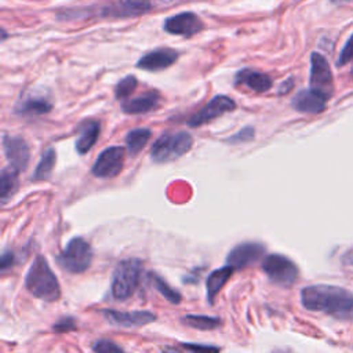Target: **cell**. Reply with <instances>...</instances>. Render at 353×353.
Segmentation results:
<instances>
[{"instance_id": "1", "label": "cell", "mask_w": 353, "mask_h": 353, "mask_svg": "<svg viewBox=\"0 0 353 353\" xmlns=\"http://www.w3.org/2000/svg\"><path fill=\"white\" fill-rule=\"evenodd\" d=\"M178 0H110L103 4H94L83 8L66 10L58 15L59 19H85V18H110L125 19L135 18L153 11L157 7H168Z\"/></svg>"}, {"instance_id": "2", "label": "cell", "mask_w": 353, "mask_h": 353, "mask_svg": "<svg viewBox=\"0 0 353 353\" xmlns=\"http://www.w3.org/2000/svg\"><path fill=\"white\" fill-rule=\"evenodd\" d=\"M302 305L338 320H353V294L338 285L316 284L301 291Z\"/></svg>"}, {"instance_id": "3", "label": "cell", "mask_w": 353, "mask_h": 353, "mask_svg": "<svg viewBox=\"0 0 353 353\" xmlns=\"http://www.w3.org/2000/svg\"><path fill=\"white\" fill-rule=\"evenodd\" d=\"M25 287L33 296L46 302L58 301L61 296L59 283L47 259L41 255H37L32 262L25 277Z\"/></svg>"}, {"instance_id": "4", "label": "cell", "mask_w": 353, "mask_h": 353, "mask_svg": "<svg viewBox=\"0 0 353 353\" xmlns=\"http://www.w3.org/2000/svg\"><path fill=\"white\" fill-rule=\"evenodd\" d=\"M142 262L137 258H128L119 262L112 277V295L117 301H124L135 292L141 274Z\"/></svg>"}, {"instance_id": "5", "label": "cell", "mask_w": 353, "mask_h": 353, "mask_svg": "<svg viewBox=\"0 0 353 353\" xmlns=\"http://www.w3.org/2000/svg\"><path fill=\"white\" fill-rule=\"evenodd\" d=\"M193 145L189 132H165L160 135L152 146L150 157L156 163H168L182 157Z\"/></svg>"}, {"instance_id": "6", "label": "cell", "mask_w": 353, "mask_h": 353, "mask_svg": "<svg viewBox=\"0 0 353 353\" xmlns=\"http://www.w3.org/2000/svg\"><path fill=\"white\" fill-rule=\"evenodd\" d=\"M92 259V248L83 237L70 239L62 252L57 256L58 265L69 273H83Z\"/></svg>"}, {"instance_id": "7", "label": "cell", "mask_w": 353, "mask_h": 353, "mask_svg": "<svg viewBox=\"0 0 353 353\" xmlns=\"http://www.w3.org/2000/svg\"><path fill=\"white\" fill-rule=\"evenodd\" d=\"M262 269L270 281L281 287H291L298 279L296 265L280 254L268 255L262 262Z\"/></svg>"}, {"instance_id": "8", "label": "cell", "mask_w": 353, "mask_h": 353, "mask_svg": "<svg viewBox=\"0 0 353 353\" xmlns=\"http://www.w3.org/2000/svg\"><path fill=\"white\" fill-rule=\"evenodd\" d=\"M309 88L330 99L334 94V77L328 61L320 52L310 55V77Z\"/></svg>"}, {"instance_id": "9", "label": "cell", "mask_w": 353, "mask_h": 353, "mask_svg": "<svg viewBox=\"0 0 353 353\" xmlns=\"http://www.w3.org/2000/svg\"><path fill=\"white\" fill-rule=\"evenodd\" d=\"M234 109H236L234 99H232L228 95H215L205 106H203L200 110H197L194 114L189 117L188 125L192 128L200 127Z\"/></svg>"}, {"instance_id": "10", "label": "cell", "mask_w": 353, "mask_h": 353, "mask_svg": "<svg viewBox=\"0 0 353 353\" xmlns=\"http://www.w3.org/2000/svg\"><path fill=\"white\" fill-rule=\"evenodd\" d=\"M124 148L109 146L103 149L92 165V175L97 178H113L124 165Z\"/></svg>"}, {"instance_id": "11", "label": "cell", "mask_w": 353, "mask_h": 353, "mask_svg": "<svg viewBox=\"0 0 353 353\" xmlns=\"http://www.w3.org/2000/svg\"><path fill=\"white\" fill-rule=\"evenodd\" d=\"M163 29L170 34L192 37L204 29V23L197 14L192 11H183L167 18L164 21Z\"/></svg>"}, {"instance_id": "12", "label": "cell", "mask_w": 353, "mask_h": 353, "mask_svg": "<svg viewBox=\"0 0 353 353\" xmlns=\"http://www.w3.org/2000/svg\"><path fill=\"white\" fill-rule=\"evenodd\" d=\"M105 320L114 327L123 328H132V327H142L149 323L157 320V316L148 310H132V312H121L116 309H103L101 310Z\"/></svg>"}, {"instance_id": "13", "label": "cell", "mask_w": 353, "mask_h": 353, "mask_svg": "<svg viewBox=\"0 0 353 353\" xmlns=\"http://www.w3.org/2000/svg\"><path fill=\"white\" fill-rule=\"evenodd\" d=\"M3 149L4 154L8 160V165L18 170L19 172L28 167L30 152L29 146L21 137H11L4 134L3 135Z\"/></svg>"}, {"instance_id": "14", "label": "cell", "mask_w": 353, "mask_h": 353, "mask_svg": "<svg viewBox=\"0 0 353 353\" xmlns=\"http://www.w3.org/2000/svg\"><path fill=\"white\" fill-rule=\"evenodd\" d=\"M265 254V247L261 243L248 241L236 245L226 256V265L240 269L259 261Z\"/></svg>"}, {"instance_id": "15", "label": "cell", "mask_w": 353, "mask_h": 353, "mask_svg": "<svg viewBox=\"0 0 353 353\" xmlns=\"http://www.w3.org/2000/svg\"><path fill=\"white\" fill-rule=\"evenodd\" d=\"M176 59H178V51L168 47H160L143 54L138 59L137 68L149 70V72H159L171 66Z\"/></svg>"}, {"instance_id": "16", "label": "cell", "mask_w": 353, "mask_h": 353, "mask_svg": "<svg viewBox=\"0 0 353 353\" xmlns=\"http://www.w3.org/2000/svg\"><path fill=\"white\" fill-rule=\"evenodd\" d=\"M327 98H324L323 95H320L319 92L313 91L312 88H306V90H301L298 91L292 101H291V106L301 113H309V114H316L320 113L325 109L327 106Z\"/></svg>"}, {"instance_id": "17", "label": "cell", "mask_w": 353, "mask_h": 353, "mask_svg": "<svg viewBox=\"0 0 353 353\" xmlns=\"http://www.w3.org/2000/svg\"><path fill=\"white\" fill-rule=\"evenodd\" d=\"M234 84L236 85L244 84L250 90H252L254 92H265L272 87L273 80L270 79L269 74H266L263 72L254 70V69H250V68H244L236 74Z\"/></svg>"}, {"instance_id": "18", "label": "cell", "mask_w": 353, "mask_h": 353, "mask_svg": "<svg viewBox=\"0 0 353 353\" xmlns=\"http://www.w3.org/2000/svg\"><path fill=\"white\" fill-rule=\"evenodd\" d=\"M161 97L157 91H149L137 98H128L121 102V110L127 114L148 113L160 105Z\"/></svg>"}, {"instance_id": "19", "label": "cell", "mask_w": 353, "mask_h": 353, "mask_svg": "<svg viewBox=\"0 0 353 353\" xmlns=\"http://www.w3.org/2000/svg\"><path fill=\"white\" fill-rule=\"evenodd\" d=\"M52 103L41 97H28L17 102L14 112L19 116H40L51 112Z\"/></svg>"}, {"instance_id": "20", "label": "cell", "mask_w": 353, "mask_h": 353, "mask_svg": "<svg viewBox=\"0 0 353 353\" xmlns=\"http://www.w3.org/2000/svg\"><path fill=\"white\" fill-rule=\"evenodd\" d=\"M99 123L95 120H88L84 121L80 127H79V138L76 139V150L80 154L87 153L97 142L98 137H99Z\"/></svg>"}, {"instance_id": "21", "label": "cell", "mask_w": 353, "mask_h": 353, "mask_svg": "<svg viewBox=\"0 0 353 353\" xmlns=\"http://www.w3.org/2000/svg\"><path fill=\"white\" fill-rule=\"evenodd\" d=\"M234 270L236 269L233 266L226 265V266L215 269L212 273H210V276L207 277V281H205V287H207V299L211 305L215 302V296L218 295L221 288L226 284V281L229 280V277L233 274Z\"/></svg>"}, {"instance_id": "22", "label": "cell", "mask_w": 353, "mask_h": 353, "mask_svg": "<svg viewBox=\"0 0 353 353\" xmlns=\"http://www.w3.org/2000/svg\"><path fill=\"white\" fill-rule=\"evenodd\" d=\"M18 175H19V171L10 167V165L1 170V174H0V197H1L3 204H6L8 201V199H11V196L17 192L18 185H19Z\"/></svg>"}, {"instance_id": "23", "label": "cell", "mask_w": 353, "mask_h": 353, "mask_svg": "<svg viewBox=\"0 0 353 353\" xmlns=\"http://www.w3.org/2000/svg\"><path fill=\"white\" fill-rule=\"evenodd\" d=\"M152 131L149 128H135L125 135V145L130 156H137L149 142Z\"/></svg>"}, {"instance_id": "24", "label": "cell", "mask_w": 353, "mask_h": 353, "mask_svg": "<svg viewBox=\"0 0 353 353\" xmlns=\"http://www.w3.org/2000/svg\"><path fill=\"white\" fill-rule=\"evenodd\" d=\"M55 160H57V153L54 149H47L43 154H41V159L32 175V181L34 182H39V181H44L47 179L51 172H52V168L55 165Z\"/></svg>"}, {"instance_id": "25", "label": "cell", "mask_w": 353, "mask_h": 353, "mask_svg": "<svg viewBox=\"0 0 353 353\" xmlns=\"http://www.w3.org/2000/svg\"><path fill=\"white\" fill-rule=\"evenodd\" d=\"M149 277H150V280H152V284H153V287L170 302V303H172V305H178L181 301H182V296H181V294L176 291V290H174L163 277H160L157 273H150L149 274Z\"/></svg>"}, {"instance_id": "26", "label": "cell", "mask_w": 353, "mask_h": 353, "mask_svg": "<svg viewBox=\"0 0 353 353\" xmlns=\"http://www.w3.org/2000/svg\"><path fill=\"white\" fill-rule=\"evenodd\" d=\"M182 321L196 330L207 331V330H215L221 325V320L218 317H210L203 314H186Z\"/></svg>"}, {"instance_id": "27", "label": "cell", "mask_w": 353, "mask_h": 353, "mask_svg": "<svg viewBox=\"0 0 353 353\" xmlns=\"http://www.w3.org/2000/svg\"><path fill=\"white\" fill-rule=\"evenodd\" d=\"M137 85H138V80H137V77H135L134 74L125 76V77L121 79V80L116 84V87H114V95H116V98L120 99V101L128 99V97L135 91Z\"/></svg>"}, {"instance_id": "28", "label": "cell", "mask_w": 353, "mask_h": 353, "mask_svg": "<svg viewBox=\"0 0 353 353\" xmlns=\"http://www.w3.org/2000/svg\"><path fill=\"white\" fill-rule=\"evenodd\" d=\"M94 353H124L123 349L109 339H98L92 343Z\"/></svg>"}, {"instance_id": "29", "label": "cell", "mask_w": 353, "mask_h": 353, "mask_svg": "<svg viewBox=\"0 0 353 353\" xmlns=\"http://www.w3.org/2000/svg\"><path fill=\"white\" fill-rule=\"evenodd\" d=\"M350 61H353V33L350 34V37L347 39V41L345 43L343 48L339 52V57L336 59V66H345L346 63H349Z\"/></svg>"}, {"instance_id": "30", "label": "cell", "mask_w": 353, "mask_h": 353, "mask_svg": "<svg viewBox=\"0 0 353 353\" xmlns=\"http://www.w3.org/2000/svg\"><path fill=\"white\" fill-rule=\"evenodd\" d=\"M254 135H255V130L252 127H244L243 130H240L239 132H236L234 135L229 137L226 139V142L229 143H243V142H250L254 139Z\"/></svg>"}, {"instance_id": "31", "label": "cell", "mask_w": 353, "mask_h": 353, "mask_svg": "<svg viewBox=\"0 0 353 353\" xmlns=\"http://www.w3.org/2000/svg\"><path fill=\"white\" fill-rule=\"evenodd\" d=\"M74 328H76V321H74L73 317H62L57 323H54V325H52V330L55 332H59V334L69 332Z\"/></svg>"}, {"instance_id": "32", "label": "cell", "mask_w": 353, "mask_h": 353, "mask_svg": "<svg viewBox=\"0 0 353 353\" xmlns=\"http://www.w3.org/2000/svg\"><path fill=\"white\" fill-rule=\"evenodd\" d=\"M183 347L190 353H219L221 352V349L216 346L200 345V343H183Z\"/></svg>"}, {"instance_id": "33", "label": "cell", "mask_w": 353, "mask_h": 353, "mask_svg": "<svg viewBox=\"0 0 353 353\" xmlns=\"http://www.w3.org/2000/svg\"><path fill=\"white\" fill-rule=\"evenodd\" d=\"M14 262H15L14 254L11 251H7V250L3 251V254L0 256V269L4 272L7 269H10L14 265Z\"/></svg>"}, {"instance_id": "34", "label": "cell", "mask_w": 353, "mask_h": 353, "mask_svg": "<svg viewBox=\"0 0 353 353\" xmlns=\"http://www.w3.org/2000/svg\"><path fill=\"white\" fill-rule=\"evenodd\" d=\"M292 87H294V77L290 76L287 80H284V81L280 84L277 94H279V95H284V94L290 92Z\"/></svg>"}, {"instance_id": "35", "label": "cell", "mask_w": 353, "mask_h": 353, "mask_svg": "<svg viewBox=\"0 0 353 353\" xmlns=\"http://www.w3.org/2000/svg\"><path fill=\"white\" fill-rule=\"evenodd\" d=\"M342 263L347 268H353V247L342 256Z\"/></svg>"}, {"instance_id": "36", "label": "cell", "mask_w": 353, "mask_h": 353, "mask_svg": "<svg viewBox=\"0 0 353 353\" xmlns=\"http://www.w3.org/2000/svg\"><path fill=\"white\" fill-rule=\"evenodd\" d=\"M161 353H182V352L178 350V349H175V347H172V346H164V347L161 349Z\"/></svg>"}, {"instance_id": "37", "label": "cell", "mask_w": 353, "mask_h": 353, "mask_svg": "<svg viewBox=\"0 0 353 353\" xmlns=\"http://www.w3.org/2000/svg\"><path fill=\"white\" fill-rule=\"evenodd\" d=\"M330 1L334 4H345V3H350L353 0H330Z\"/></svg>"}, {"instance_id": "38", "label": "cell", "mask_w": 353, "mask_h": 353, "mask_svg": "<svg viewBox=\"0 0 353 353\" xmlns=\"http://www.w3.org/2000/svg\"><path fill=\"white\" fill-rule=\"evenodd\" d=\"M352 77H353V69H352Z\"/></svg>"}]
</instances>
